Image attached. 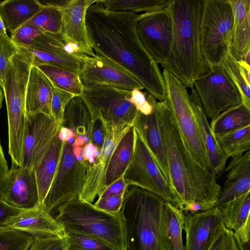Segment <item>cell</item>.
I'll return each instance as SVG.
<instances>
[{
    "instance_id": "cell-37",
    "label": "cell",
    "mask_w": 250,
    "mask_h": 250,
    "mask_svg": "<svg viewBox=\"0 0 250 250\" xmlns=\"http://www.w3.org/2000/svg\"><path fill=\"white\" fill-rule=\"evenodd\" d=\"M227 158L250 150V125L215 137Z\"/></svg>"
},
{
    "instance_id": "cell-23",
    "label": "cell",
    "mask_w": 250,
    "mask_h": 250,
    "mask_svg": "<svg viewBox=\"0 0 250 250\" xmlns=\"http://www.w3.org/2000/svg\"><path fill=\"white\" fill-rule=\"evenodd\" d=\"M225 171L227 179L215 205L220 208L250 191V151L232 158Z\"/></svg>"
},
{
    "instance_id": "cell-48",
    "label": "cell",
    "mask_w": 250,
    "mask_h": 250,
    "mask_svg": "<svg viewBox=\"0 0 250 250\" xmlns=\"http://www.w3.org/2000/svg\"><path fill=\"white\" fill-rule=\"evenodd\" d=\"M147 94L139 89L132 90V102L139 112L145 115L150 114L153 110V105L147 99Z\"/></svg>"
},
{
    "instance_id": "cell-22",
    "label": "cell",
    "mask_w": 250,
    "mask_h": 250,
    "mask_svg": "<svg viewBox=\"0 0 250 250\" xmlns=\"http://www.w3.org/2000/svg\"><path fill=\"white\" fill-rule=\"evenodd\" d=\"M147 97L153 105V111L149 115H145L139 112L133 126L141 136L162 174L169 184L168 162L158 124L155 105L156 100L148 92Z\"/></svg>"
},
{
    "instance_id": "cell-41",
    "label": "cell",
    "mask_w": 250,
    "mask_h": 250,
    "mask_svg": "<svg viewBox=\"0 0 250 250\" xmlns=\"http://www.w3.org/2000/svg\"><path fill=\"white\" fill-rule=\"evenodd\" d=\"M75 96L74 95L60 89L53 85L51 103V116L61 126L65 109Z\"/></svg>"
},
{
    "instance_id": "cell-7",
    "label": "cell",
    "mask_w": 250,
    "mask_h": 250,
    "mask_svg": "<svg viewBox=\"0 0 250 250\" xmlns=\"http://www.w3.org/2000/svg\"><path fill=\"white\" fill-rule=\"evenodd\" d=\"M233 15L229 0H203L200 40L210 68L220 66L230 51Z\"/></svg>"
},
{
    "instance_id": "cell-2",
    "label": "cell",
    "mask_w": 250,
    "mask_h": 250,
    "mask_svg": "<svg viewBox=\"0 0 250 250\" xmlns=\"http://www.w3.org/2000/svg\"><path fill=\"white\" fill-rule=\"evenodd\" d=\"M155 105L167 154L169 185L176 198L175 207L182 211L186 205L197 203L203 211L213 208L221 189L216 175L193 159L166 102L156 101Z\"/></svg>"
},
{
    "instance_id": "cell-4",
    "label": "cell",
    "mask_w": 250,
    "mask_h": 250,
    "mask_svg": "<svg viewBox=\"0 0 250 250\" xmlns=\"http://www.w3.org/2000/svg\"><path fill=\"white\" fill-rule=\"evenodd\" d=\"M164 202L156 195L140 187H127L120 212L125 250H159Z\"/></svg>"
},
{
    "instance_id": "cell-36",
    "label": "cell",
    "mask_w": 250,
    "mask_h": 250,
    "mask_svg": "<svg viewBox=\"0 0 250 250\" xmlns=\"http://www.w3.org/2000/svg\"><path fill=\"white\" fill-rule=\"evenodd\" d=\"M221 209L225 227L237 230L250 217V191L227 203Z\"/></svg>"
},
{
    "instance_id": "cell-42",
    "label": "cell",
    "mask_w": 250,
    "mask_h": 250,
    "mask_svg": "<svg viewBox=\"0 0 250 250\" xmlns=\"http://www.w3.org/2000/svg\"><path fill=\"white\" fill-rule=\"evenodd\" d=\"M19 50V47L7 35H0V85L3 81L10 59Z\"/></svg>"
},
{
    "instance_id": "cell-56",
    "label": "cell",
    "mask_w": 250,
    "mask_h": 250,
    "mask_svg": "<svg viewBox=\"0 0 250 250\" xmlns=\"http://www.w3.org/2000/svg\"><path fill=\"white\" fill-rule=\"evenodd\" d=\"M250 50H249L245 55L243 60L248 65H250Z\"/></svg>"
},
{
    "instance_id": "cell-52",
    "label": "cell",
    "mask_w": 250,
    "mask_h": 250,
    "mask_svg": "<svg viewBox=\"0 0 250 250\" xmlns=\"http://www.w3.org/2000/svg\"><path fill=\"white\" fill-rule=\"evenodd\" d=\"M100 153L97 148L91 142L86 144L83 147L82 156L83 160L90 164L93 163L95 157Z\"/></svg>"
},
{
    "instance_id": "cell-27",
    "label": "cell",
    "mask_w": 250,
    "mask_h": 250,
    "mask_svg": "<svg viewBox=\"0 0 250 250\" xmlns=\"http://www.w3.org/2000/svg\"><path fill=\"white\" fill-rule=\"evenodd\" d=\"M233 15L230 51L237 60L250 50V0H229Z\"/></svg>"
},
{
    "instance_id": "cell-45",
    "label": "cell",
    "mask_w": 250,
    "mask_h": 250,
    "mask_svg": "<svg viewBox=\"0 0 250 250\" xmlns=\"http://www.w3.org/2000/svg\"><path fill=\"white\" fill-rule=\"evenodd\" d=\"M208 250H240L234 232L225 227L215 238Z\"/></svg>"
},
{
    "instance_id": "cell-40",
    "label": "cell",
    "mask_w": 250,
    "mask_h": 250,
    "mask_svg": "<svg viewBox=\"0 0 250 250\" xmlns=\"http://www.w3.org/2000/svg\"><path fill=\"white\" fill-rule=\"evenodd\" d=\"M34 237L26 233L11 229H0V250H28Z\"/></svg>"
},
{
    "instance_id": "cell-10",
    "label": "cell",
    "mask_w": 250,
    "mask_h": 250,
    "mask_svg": "<svg viewBox=\"0 0 250 250\" xmlns=\"http://www.w3.org/2000/svg\"><path fill=\"white\" fill-rule=\"evenodd\" d=\"M73 138L62 142L58 167L42 207L50 212L80 194L83 186L89 163L78 160L73 149Z\"/></svg>"
},
{
    "instance_id": "cell-35",
    "label": "cell",
    "mask_w": 250,
    "mask_h": 250,
    "mask_svg": "<svg viewBox=\"0 0 250 250\" xmlns=\"http://www.w3.org/2000/svg\"><path fill=\"white\" fill-rule=\"evenodd\" d=\"M65 0L45 1L41 10L27 23L36 26L43 33L60 34L62 27V7Z\"/></svg>"
},
{
    "instance_id": "cell-21",
    "label": "cell",
    "mask_w": 250,
    "mask_h": 250,
    "mask_svg": "<svg viewBox=\"0 0 250 250\" xmlns=\"http://www.w3.org/2000/svg\"><path fill=\"white\" fill-rule=\"evenodd\" d=\"M0 229L20 231L34 237H63L64 230L52 214L43 207L24 210L0 226Z\"/></svg>"
},
{
    "instance_id": "cell-51",
    "label": "cell",
    "mask_w": 250,
    "mask_h": 250,
    "mask_svg": "<svg viewBox=\"0 0 250 250\" xmlns=\"http://www.w3.org/2000/svg\"><path fill=\"white\" fill-rule=\"evenodd\" d=\"M24 209L11 206L0 199V226Z\"/></svg>"
},
{
    "instance_id": "cell-26",
    "label": "cell",
    "mask_w": 250,
    "mask_h": 250,
    "mask_svg": "<svg viewBox=\"0 0 250 250\" xmlns=\"http://www.w3.org/2000/svg\"><path fill=\"white\" fill-rule=\"evenodd\" d=\"M93 118L83 100L75 96L66 106L62 126L71 129L75 137L73 147L83 146L90 140Z\"/></svg>"
},
{
    "instance_id": "cell-38",
    "label": "cell",
    "mask_w": 250,
    "mask_h": 250,
    "mask_svg": "<svg viewBox=\"0 0 250 250\" xmlns=\"http://www.w3.org/2000/svg\"><path fill=\"white\" fill-rule=\"evenodd\" d=\"M171 0H102L101 3L108 11L137 13L151 12L167 7Z\"/></svg>"
},
{
    "instance_id": "cell-49",
    "label": "cell",
    "mask_w": 250,
    "mask_h": 250,
    "mask_svg": "<svg viewBox=\"0 0 250 250\" xmlns=\"http://www.w3.org/2000/svg\"><path fill=\"white\" fill-rule=\"evenodd\" d=\"M233 232L240 250H250V217L239 229Z\"/></svg>"
},
{
    "instance_id": "cell-33",
    "label": "cell",
    "mask_w": 250,
    "mask_h": 250,
    "mask_svg": "<svg viewBox=\"0 0 250 250\" xmlns=\"http://www.w3.org/2000/svg\"><path fill=\"white\" fill-rule=\"evenodd\" d=\"M221 66L239 90L242 103L250 109V65L237 60L229 51Z\"/></svg>"
},
{
    "instance_id": "cell-28",
    "label": "cell",
    "mask_w": 250,
    "mask_h": 250,
    "mask_svg": "<svg viewBox=\"0 0 250 250\" xmlns=\"http://www.w3.org/2000/svg\"><path fill=\"white\" fill-rule=\"evenodd\" d=\"M52 86L42 72L32 65L26 89V114L43 113L51 116Z\"/></svg>"
},
{
    "instance_id": "cell-20",
    "label": "cell",
    "mask_w": 250,
    "mask_h": 250,
    "mask_svg": "<svg viewBox=\"0 0 250 250\" xmlns=\"http://www.w3.org/2000/svg\"><path fill=\"white\" fill-rule=\"evenodd\" d=\"M184 250H208L225 226L221 208L185 215Z\"/></svg>"
},
{
    "instance_id": "cell-18",
    "label": "cell",
    "mask_w": 250,
    "mask_h": 250,
    "mask_svg": "<svg viewBox=\"0 0 250 250\" xmlns=\"http://www.w3.org/2000/svg\"><path fill=\"white\" fill-rule=\"evenodd\" d=\"M25 49L33 57V66L49 63L78 75L85 57V54L72 51L59 34L47 32L38 36L31 45Z\"/></svg>"
},
{
    "instance_id": "cell-1",
    "label": "cell",
    "mask_w": 250,
    "mask_h": 250,
    "mask_svg": "<svg viewBox=\"0 0 250 250\" xmlns=\"http://www.w3.org/2000/svg\"><path fill=\"white\" fill-rule=\"evenodd\" d=\"M139 14L106 10L100 0L86 11L85 26L90 45L98 56L105 57L134 77L156 100L164 101L166 87L158 64L138 38Z\"/></svg>"
},
{
    "instance_id": "cell-14",
    "label": "cell",
    "mask_w": 250,
    "mask_h": 250,
    "mask_svg": "<svg viewBox=\"0 0 250 250\" xmlns=\"http://www.w3.org/2000/svg\"><path fill=\"white\" fill-rule=\"evenodd\" d=\"M61 127L52 116L26 114L21 166L34 170Z\"/></svg>"
},
{
    "instance_id": "cell-30",
    "label": "cell",
    "mask_w": 250,
    "mask_h": 250,
    "mask_svg": "<svg viewBox=\"0 0 250 250\" xmlns=\"http://www.w3.org/2000/svg\"><path fill=\"white\" fill-rule=\"evenodd\" d=\"M58 132L40 163L34 170L38 188L39 203L42 207L52 184L60 159L62 141L59 137Z\"/></svg>"
},
{
    "instance_id": "cell-47",
    "label": "cell",
    "mask_w": 250,
    "mask_h": 250,
    "mask_svg": "<svg viewBox=\"0 0 250 250\" xmlns=\"http://www.w3.org/2000/svg\"><path fill=\"white\" fill-rule=\"evenodd\" d=\"M92 125L90 132V142L100 151L105 141V127L103 122L99 119L92 117Z\"/></svg>"
},
{
    "instance_id": "cell-15",
    "label": "cell",
    "mask_w": 250,
    "mask_h": 250,
    "mask_svg": "<svg viewBox=\"0 0 250 250\" xmlns=\"http://www.w3.org/2000/svg\"><path fill=\"white\" fill-rule=\"evenodd\" d=\"M105 127V141L100 153L93 163L88 165L80 197L92 203L105 188L106 169L112 153L117 144L133 125H108Z\"/></svg>"
},
{
    "instance_id": "cell-11",
    "label": "cell",
    "mask_w": 250,
    "mask_h": 250,
    "mask_svg": "<svg viewBox=\"0 0 250 250\" xmlns=\"http://www.w3.org/2000/svg\"><path fill=\"white\" fill-rule=\"evenodd\" d=\"M134 132L133 156L123 175L125 182L128 186H135L149 191L175 207L176 198L171 187L135 128Z\"/></svg>"
},
{
    "instance_id": "cell-43",
    "label": "cell",
    "mask_w": 250,
    "mask_h": 250,
    "mask_svg": "<svg viewBox=\"0 0 250 250\" xmlns=\"http://www.w3.org/2000/svg\"><path fill=\"white\" fill-rule=\"evenodd\" d=\"M43 33L35 26L26 23L11 34V39L19 47L27 48L38 36Z\"/></svg>"
},
{
    "instance_id": "cell-57",
    "label": "cell",
    "mask_w": 250,
    "mask_h": 250,
    "mask_svg": "<svg viewBox=\"0 0 250 250\" xmlns=\"http://www.w3.org/2000/svg\"><path fill=\"white\" fill-rule=\"evenodd\" d=\"M4 98L3 92L2 88L0 85V109L2 107V102Z\"/></svg>"
},
{
    "instance_id": "cell-24",
    "label": "cell",
    "mask_w": 250,
    "mask_h": 250,
    "mask_svg": "<svg viewBox=\"0 0 250 250\" xmlns=\"http://www.w3.org/2000/svg\"><path fill=\"white\" fill-rule=\"evenodd\" d=\"M189 98L206 148L208 160V170L213 173L216 177L220 176L225 171L228 158L211 132L207 117L194 87L191 88Z\"/></svg>"
},
{
    "instance_id": "cell-32",
    "label": "cell",
    "mask_w": 250,
    "mask_h": 250,
    "mask_svg": "<svg viewBox=\"0 0 250 250\" xmlns=\"http://www.w3.org/2000/svg\"><path fill=\"white\" fill-rule=\"evenodd\" d=\"M216 137L250 125V109L243 103L232 107L212 119L209 125Z\"/></svg>"
},
{
    "instance_id": "cell-25",
    "label": "cell",
    "mask_w": 250,
    "mask_h": 250,
    "mask_svg": "<svg viewBox=\"0 0 250 250\" xmlns=\"http://www.w3.org/2000/svg\"><path fill=\"white\" fill-rule=\"evenodd\" d=\"M185 214L171 203L164 202L159 238V250H184L182 232Z\"/></svg>"
},
{
    "instance_id": "cell-46",
    "label": "cell",
    "mask_w": 250,
    "mask_h": 250,
    "mask_svg": "<svg viewBox=\"0 0 250 250\" xmlns=\"http://www.w3.org/2000/svg\"><path fill=\"white\" fill-rule=\"evenodd\" d=\"M124 195L98 198L94 205L105 212L113 214L119 213L123 204Z\"/></svg>"
},
{
    "instance_id": "cell-39",
    "label": "cell",
    "mask_w": 250,
    "mask_h": 250,
    "mask_svg": "<svg viewBox=\"0 0 250 250\" xmlns=\"http://www.w3.org/2000/svg\"><path fill=\"white\" fill-rule=\"evenodd\" d=\"M65 250H118L96 238L64 231Z\"/></svg>"
},
{
    "instance_id": "cell-29",
    "label": "cell",
    "mask_w": 250,
    "mask_h": 250,
    "mask_svg": "<svg viewBox=\"0 0 250 250\" xmlns=\"http://www.w3.org/2000/svg\"><path fill=\"white\" fill-rule=\"evenodd\" d=\"M43 5L38 0H6L0 2V15L6 30L15 32L34 17Z\"/></svg>"
},
{
    "instance_id": "cell-6",
    "label": "cell",
    "mask_w": 250,
    "mask_h": 250,
    "mask_svg": "<svg viewBox=\"0 0 250 250\" xmlns=\"http://www.w3.org/2000/svg\"><path fill=\"white\" fill-rule=\"evenodd\" d=\"M9 60L2 90L5 99L8 125V153L10 157L22 156L26 124V89L33 57L25 48Z\"/></svg>"
},
{
    "instance_id": "cell-34",
    "label": "cell",
    "mask_w": 250,
    "mask_h": 250,
    "mask_svg": "<svg viewBox=\"0 0 250 250\" xmlns=\"http://www.w3.org/2000/svg\"><path fill=\"white\" fill-rule=\"evenodd\" d=\"M34 66L42 72L54 86L75 96L82 95L83 86L78 74L49 63H40Z\"/></svg>"
},
{
    "instance_id": "cell-31",
    "label": "cell",
    "mask_w": 250,
    "mask_h": 250,
    "mask_svg": "<svg viewBox=\"0 0 250 250\" xmlns=\"http://www.w3.org/2000/svg\"><path fill=\"white\" fill-rule=\"evenodd\" d=\"M134 143V128L132 126L121 138L111 157L105 173V188L123 176L131 160Z\"/></svg>"
},
{
    "instance_id": "cell-3",
    "label": "cell",
    "mask_w": 250,
    "mask_h": 250,
    "mask_svg": "<svg viewBox=\"0 0 250 250\" xmlns=\"http://www.w3.org/2000/svg\"><path fill=\"white\" fill-rule=\"evenodd\" d=\"M203 0H171L167 6L172 20L169 52L161 64L187 87L210 69L201 48L200 24Z\"/></svg>"
},
{
    "instance_id": "cell-53",
    "label": "cell",
    "mask_w": 250,
    "mask_h": 250,
    "mask_svg": "<svg viewBox=\"0 0 250 250\" xmlns=\"http://www.w3.org/2000/svg\"><path fill=\"white\" fill-rule=\"evenodd\" d=\"M58 136L62 142H68L75 137L74 133L71 129L62 126L59 131Z\"/></svg>"
},
{
    "instance_id": "cell-44",
    "label": "cell",
    "mask_w": 250,
    "mask_h": 250,
    "mask_svg": "<svg viewBox=\"0 0 250 250\" xmlns=\"http://www.w3.org/2000/svg\"><path fill=\"white\" fill-rule=\"evenodd\" d=\"M65 248L64 237L36 236L28 250H65Z\"/></svg>"
},
{
    "instance_id": "cell-9",
    "label": "cell",
    "mask_w": 250,
    "mask_h": 250,
    "mask_svg": "<svg viewBox=\"0 0 250 250\" xmlns=\"http://www.w3.org/2000/svg\"><path fill=\"white\" fill-rule=\"evenodd\" d=\"M92 117L108 125H133L139 111L132 101V91L99 85L83 87L80 96Z\"/></svg>"
},
{
    "instance_id": "cell-19",
    "label": "cell",
    "mask_w": 250,
    "mask_h": 250,
    "mask_svg": "<svg viewBox=\"0 0 250 250\" xmlns=\"http://www.w3.org/2000/svg\"><path fill=\"white\" fill-rule=\"evenodd\" d=\"M96 0H67L62 7V27L59 34L73 52L95 56L90 45L85 26L88 7Z\"/></svg>"
},
{
    "instance_id": "cell-55",
    "label": "cell",
    "mask_w": 250,
    "mask_h": 250,
    "mask_svg": "<svg viewBox=\"0 0 250 250\" xmlns=\"http://www.w3.org/2000/svg\"><path fill=\"white\" fill-rule=\"evenodd\" d=\"M0 35L2 36L7 35L6 30L5 28L2 18L0 15Z\"/></svg>"
},
{
    "instance_id": "cell-13",
    "label": "cell",
    "mask_w": 250,
    "mask_h": 250,
    "mask_svg": "<svg viewBox=\"0 0 250 250\" xmlns=\"http://www.w3.org/2000/svg\"><path fill=\"white\" fill-rule=\"evenodd\" d=\"M136 33L141 44L158 64L166 60L172 37V23L167 7L139 15Z\"/></svg>"
},
{
    "instance_id": "cell-54",
    "label": "cell",
    "mask_w": 250,
    "mask_h": 250,
    "mask_svg": "<svg viewBox=\"0 0 250 250\" xmlns=\"http://www.w3.org/2000/svg\"><path fill=\"white\" fill-rule=\"evenodd\" d=\"M9 170L0 142V179L3 177L8 172Z\"/></svg>"
},
{
    "instance_id": "cell-8",
    "label": "cell",
    "mask_w": 250,
    "mask_h": 250,
    "mask_svg": "<svg viewBox=\"0 0 250 250\" xmlns=\"http://www.w3.org/2000/svg\"><path fill=\"white\" fill-rule=\"evenodd\" d=\"M166 87L165 100L168 106L185 145L193 159L208 169L207 152L188 92L187 87L174 75L163 69Z\"/></svg>"
},
{
    "instance_id": "cell-12",
    "label": "cell",
    "mask_w": 250,
    "mask_h": 250,
    "mask_svg": "<svg viewBox=\"0 0 250 250\" xmlns=\"http://www.w3.org/2000/svg\"><path fill=\"white\" fill-rule=\"evenodd\" d=\"M193 85L207 117L211 119L242 103L239 90L221 65L211 68Z\"/></svg>"
},
{
    "instance_id": "cell-17",
    "label": "cell",
    "mask_w": 250,
    "mask_h": 250,
    "mask_svg": "<svg viewBox=\"0 0 250 250\" xmlns=\"http://www.w3.org/2000/svg\"><path fill=\"white\" fill-rule=\"evenodd\" d=\"M0 199L24 210L40 207L34 170L22 166L11 167L0 179Z\"/></svg>"
},
{
    "instance_id": "cell-16",
    "label": "cell",
    "mask_w": 250,
    "mask_h": 250,
    "mask_svg": "<svg viewBox=\"0 0 250 250\" xmlns=\"http://www.w3.org/2000/svg\"><path fill=\"white\" fill-rule=\"evenodd\" d=\"M79 76L83 87L99 85L132 91L145 89L131 75L110 61L100 56L85 55Z\"/></svg>"
},
{
    "instance_id": "cell-50",
    "label": "cell",
    "mask_w": 250,
    "mask_h": 250,
    "mask_svg": "<svg viewBox=\"0 0 250 250\" xmlns=\"http://www.w3.org/2000/svg\"><path fill=\"white\" fill-rule=\"evenodd\" d=\"M127 187L123 176L106 187L98 198L124 195Z\"/></svg>"
},
{
    "instance_id": "cell-5",
    "label": "cell",
    "mask_w": 250,
    "mask_h": 250,
    "mask_svg": "<svg viewBox=\"0 0 250 250\" xmlns=\"http://www.w3.org/2000/svg\"><path fill=\"white\" fill-rule=\"evenodd\" d=\"M55 217L64 231L90 236L118 250H125L123 222L120 213L105 212L78 194L56 210Z\"/></svg>"
}]
</instances>
